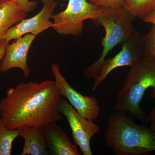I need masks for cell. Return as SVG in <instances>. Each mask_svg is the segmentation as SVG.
Returning a JSON list of instances; mask_svg holds the SVG:
<instances>
[{"mask_svg":"<svg viewBox=\"0 0 155 155\" xmlns=\"http://www.w3.org/2000/svg\"><path fill=\"white\" fill-rule=\"evenodd\" d=\"M35 37L31 34H27L8 45L0 65V71L5 72L13 68H19L23 72L24 78H28L30 70L27 64V57Z\"/></svg>","mask_w":155,"mask_h":155,"instance_id":"30bf717a","label":"cell"},{"mask_svg":"<svg viewBox=\"0 0 155 155\" xmlns=\"http://www.w3.org/2000/svg\"><path fill=\"white\" fill-rule=\"evenodd\" d=\"M148 122L150 123V128L155 131V107L151 110L148 115Z\"/></svg>","mask_w":155,"mask_h":155,"instance_id":"d6986e66","label":"cell"},{"mask_svg":"<svg viewBox=\"0 0 155 155\" xmlns=\"http://www.w3.org/2000/svg\"><path fill=\"white\" fill-rule=\"evenodd\" d=\"M106 8L94 5L87 0H69L64 11L53 14L52 28L62 35L79 36L83 32L84 22L96 19Z\"/></svg>","mask_w":155,"mask_h":155,"instance_id":"5b68a950","label":"cell"},{"mask_svg":"<svg viewBox=\"0 0 155 155\" xmlns=\"http://www.w3.org/2000/svg\"><path fill=\"white\" fill-rule=\"evenodd\" d=\"M51 71L61 96L66 97L69 104L84 118L93 122L97 119L100 107L96 98L83 95L74 89L62 75L58 64L52 65Z\"/></svg>","mask_w":155,"mask_h":155,"instance_id":"ba28073f","label":"cell"},{"mask_svg":"<svg viewBox=\"0 0 155 155\" xmlns=\"http://www.w3.org/2000/svg\"><path fill=\"white\" fill-rule=\"evenodd\" d=\"M132 14L123 8L119 9L106 8L105 11L96 19L91 20L96 25L104 28L105 36L102 44L103 51L100 58L83 71L87 78H94L98 75L101 66L108 53L117 45L123 43L131 36L134 31Z\"/></svg>","mask_w":155,"mask_h":155,"instance_id":"277c9868","label":"cell"},{"mask_svg":"<svg viewBox=\"0 0 155 155\" xmlns=\"http://www.w3.org/2000/svg\"><path fill=\"white\" fill-rule=\"evenodd\" d=\"M43 7L38 14L28 19H24L11 27L7 31L4 40L9 42L27 34L37 35L52 26L50 20L58 3L54 0L43 3Z\"/></svg>","mask_w":155,"mask_h":155,"instance_id":"9c48e42d","label":"cell"},{"mask_svg":"<svg viewBox=\"0 0 155 155\" xmlns=\"http://www.w3.org/2000/svg\"><path fill=\"white\" fill-rule=\"evenodd\" d=\"M59 109L67 118L75 144L79 147L83 155H92L91 140L100 132L99 125L81 116L67 100L62 98L59 101Z\"/></svg>","mask_w":155,"mask_h":155,"instance_id":"52a82bcc","label":"cell"},{"mask_svg":"<svg viewBox=\"0 0 155 155\" xmlns=\"http://www.w3.org/2000/svg\"><path fill=\"white\" fill-rule=\"evenodd\" d=\"M57 122L47 123L42 126L46 142L52 154L80 155L77 145L73 144Z\"/></svg>","mask_w":155,"mask_h":155,"instance_id":"8fae6325","label":"cell"},{"mask_svg":"<svg viewBox=\"0 0 155 155\" xmlns=\"http://www.w3.org/2000/svg\"><path fill=\"white\" fill-rule=\"evenodd\" d=\"M144 60L155 63V25L143 36Z\"/></svg>","mask_w":155,"mask_h":155,"instance_id":"2e32d148","label":"cell"},{"mask_svg":"<svg viewBox=\"0 0 155 155\" xmlns=\"http://www.w3.org/2000/svg\"><path fill=\"white\" fill-rule=\"evenodd\" d=\"M28 16L13 0H0V41L8 30Z\"/></svg>","mask_w":155,"mask_h":155,"instance_id":"4fadbf2b","label":"cell"},{"mask_svg":"<svg viewBox=\"0 0 155 155\" xmlns=\"http://www.w3.org/2000/svg\"><path fill=\"white\" fill-rule=\"evenodd\" d=\"M61 98L54 80L19 84L0 101V117L7 128L14 130L61 121Z\"/></svg>","mask_w":155,"mask_h":155,"instance_id":"6da1fadb","label":"cell"},{"mask_svg":"<svg viewBox=\"0 0 155 155\" xmlns=\"http://www.w3.org/2000/svg\"><path fill=\"white\" fill-rule=\"evenodd\" d=\"M143 60V36L134 30L131 36L123 43L122 50L114 58L105 59L103 62L98 75L94 78L92 90H96L114 69L127 66L131 67Z\"/></svg>","mask_w":155,"mask_h":155,"instance_id":"8992f818","label":"cell"},{"mask_svg":"<svg viewBox=\"0 0 155 155\" xmlns=\"http://www.w3.org/2000/svg\"><path fill=\"white\" fill-rule=\"evenodd\" d=\"M9 44V43L6 41L5 40H3L0 41V65L2 60L5 53L6 49L7 46Z\"/></svg>","mask_w":155,"mask_h":155,"instance_id":"44dd1931","label":"cell"},{"mask_svg":"<svg viewBox=\"0 0 155 155\" xmlns=\"http://www.w3.org/2000/svg\"><path fill=\"white\" fill-rule=\"evenodd\" d=\"M90 3L104 8L119 9L124 8L123 0H87Z\"/></svg>","mask_w":155,"mask_h":155,"instance_id":"e0dca14e","label":"cell"},{"mask_svg":"<svg viewBox=\"0 0 155 155\" xmlns=\"http://www.w3.org/2000/svg\"><path fill=\"white\" fill-rule=\"evenodd\" d=\"M19 136V130L7 128L0 117V155H11L13 142Z\"/></svg>","mask_w":155,"mask_h":155,"instance_id":"9a60e30c","label":"cell"},{"mask_svg":"<svg viewBox=\"0 0 155 155\" xmlns=\"http://www.w3.org/2000/svg\"><path fill=\"white\" fill-rule=\"evenodd\" d=\"M17 3V5L23 9L26 13H30L35 10L38 6V3L36 2L29 1V0H13ZM43 3H45L49 2L51 0H40Z\"/></svg>","mask_w":155,"mask_h":155,"instance_id":"ac0fdd59","label":"cell"},{"mask_svg":"<svg viewBox=\"0 0 155 155\" xmlns=\"http://www.w3.org/2000/svg\"><path fill=\"white\" fill-rule=\"evenodd\" d=\"M124 8L135 18L142 19L155 9V0H123Z\"/></svg>","mask_w":155,"mask_h":155,"instance_id":"5bb4252c","label":"cell"},{"mask_svg":"<svg viewBox=\"0 0 155 155\" xmlns=\"http://www.w3.org/2000/svg\"><path fill=\"white\" fill-rule=\"evenodd\" d=\"M19 136L24 143L20 155H48L46 142L42 126L26 127L19 129Z\"/></svg>","mask_w":155,"mask_h":155,"instance_id":"7c38bea8","label":"cell"},{"mask_svg":"<svg viewBox=\"0 0 155 155\" xmlns=\"http://www.w3.org/2000/svg\"><path fill=\"white\" fill-rule=\"evenodd\" d=\"M143 21L147 23H150L155 25V9L143 17Z\"/></svg>","mask_w":155,"mask_h":155,"instance_id":"ffe728a7","label":"cell"},{"mask_svg":"<svg viewBox=\"0 0 155 155\" xmlns=\"http://www.w3.org/2000/svg\"><path fill=\"white\" fill-rule=\"evenodd\" d=\"M149 88H152L151 97L155 99V63L143 60L130 67L124 85L116 94L115 111L143 123L148 122V115L142 109L140 103Z\"/></svg>","mask_w":155,"mask_h":155,"instance_id":"3957f363","label":"cell"},{"mask_svg":"<svg viewBox=\"0 0 155 155\" xmlns=\"http://www.w3.org/2000/svg\"><path fill=\"white\" fill-rule=\"evenodd\" d=\"M104 137L106 145L116 155H140L155 151V131L116 111L109 117Z\"/></svg>","mask_w":155,"mask_h":155,"instance_id":"7a4b0ae2","label":"cell"}]
</instances>
